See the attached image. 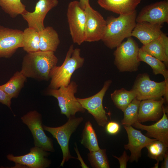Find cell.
Listing matches in <instances>:
<instances>
[{
    "label": "cell",
    "mask_w": 168,
    "mask_h": 168,
    "mask_svg": "<svg viewBox=\"0 0 168 168\" xmlns=\"http://www.w3.org/2000/svg\"><path fill=\"white\" fill-rule=\"evenodd\" d=\"M58 62L53 51L27 53L23 57L21 71L27 78L48 81L50 79L51 70Z\"/></svg>",
    "instance_id": "cell-1"
},
{
    "label": "cell",
    "mask_w": 168,
    "mask_h": 168,
    "mask_svg": "<svg viewBox=\"0 0 168 168\" xmlns=\"http://www.w3.org/2000/svg\"><path fill=\"white\" fill-rule=\"evenodd\" d=\"M137 11L128 15L113 16L106 20V27L101 40L105 45L112 49L119 45L125 38L132 36V33L136 24Z\"/></svg>",
    "instance_id": "cell-2"
},
{
    "label": "cell",
    "mask_w": 168,
    "mask_h": 168,
    "mask_svg": "<svg viewBox=\"0 0 168 168\" xmlns=\"http://www.w3.org/2000/svg\"><path fill=\"white\" fill-rule=\"evenodd\" d=\"M80 51L79 48L74 49L73 45L70 46L62 64L55 66L50 72L49 88L56 89L68 85L73 73L84 63L85 59L81 56Z\"/></svg>",
    "instance_id": "cell-3"
},
{
    "label": "cell",
    "mask_w": 168,
    "mask_h": 168,
    "mask_svg": "<svg viewBox=\"0 0 168 168\" xmlns=\"http://www.w3.org/2000/svg\"><path fill=\"white\" fill-rule=\"evenodd\" d=\"M131 90L135 92L136 98L140 101L159 100L164 96L168 102V80L156 82L151 80L147 74H140L137 77Z\"/></svg>",
    "instance_id": "cell-4"
},
{
    "label": "cell",
    "mask_w": 168,
    "mask_h": 168,
    "mask_svg": "<svg viewBox=\"0 0 168 168\" xmlns=\"http://www.w3.org/2000/svg\"><path fill=\"white\" fill-rule=\"evenodd\" d=\"M78 85L74 81H71L66 86H62L58 89L49 88L47 94L56 98L58 102L61 114L69 118L75 116L78 112L86 111L75 96Z\"/></svg>",
    "instance_id": "cell-5"
},
{
    "label": "cell",
    "mask_w": 168,
    "mask_h": 168,
    "mask_svg": "<svg viewBox=\"0 0 168 168\" xmlns=\"http://www.w3.org/2000/svg\"><path fill=\"white\" fill-rule=\"evenodd\" d=\"M139 48L131 37L122 42L116 47L114 53V64L120 72H135L140 64L138 58Z\"/></svg>",
    "instance_id": "cell-6"
},
{
    "label": "cell",
    "mask_w": 168,
    "mask_h": 168,
    "mask_svg": "<svg viewBox=\"0 0 168 168\" xmlns=\"http://www.w3.org/2000/svg\"><path fill=\"white\" fill-rule=\"evenodd\" d=\"M68 121L63 125L57 127L43 126L44 130L50 133L57 141L61 149L63 158L60 166H63L65 162L70 158H75L70 152L69 144L70 137L72 133L83 120L82 117L72 116L68 118Z\"/></svg>",
    "instance_id": "cell-7"
},
{
    "label": "cell",
    "mask_w": 168,
    "mask_h": 168,
    "mask_svg": "<svg viewBox=\"0 0 168 168\" xmlns=\"http://www.w3.org/2000/svg\"><path fill=\"white\" fill-rule=\"evenodd\" d=\"M67 16L73 42L81 45L85 41L86 16L79 1L74 0L69 3Z\"/></svg>",
    "instance_id": "cell-8"
},
{
    "label": "cell",
    "mask_w": 168,
    "mask_h": 168,
    "mask_svg": "<svg viewBox=\"0 0 168 168\" xmlns=\"http://www.w3.org/2000/svg\"><path fill=\"white\" fill-rule=\"evenodd\" d=\"M112 82L111 80L105 81L101 90L92 96L84 98H77L82 106L92 115L98 124L102 127L108 121L107 113L103 105V100Z\"/></svg>",
    "instance_id": "cell-9"
},
{
    "label": "cell",
    "mask_w": 168,
    "mask_h": 168,
    "mask_svg": "<svg viewBox=\"0 0 168 168\" xmlns=\"http://www.w3.org/2000/svg\"><path fill=\"white\" fill-rule=\"evenodd\" d=\"M21 119L31 131L35 146L47 151L54 152L52 140L47 136L44 131L41 115L35 110L30 111Z\"/></svg>",
    "instance_id": "cell-10"
},
{
    "label": "cell",
    "mask_w": 168,
    "mask_h": 168,
    "mask_svg": "<svg viewBox=\"0 0 168 168\" xmlns=\"http://www.w3.org/2000/svg\"><path fill=\"white\" fill-rule=\"evenodd\" d=\"M84 10L86 16L85 41L93 42L101 40L106 29V20L90 4Z\"/></svg>",
    "instance_id": "cell-11"
},
{
    "label": "cell",
    "mask_w": 168,
    "mask_h": 168,
    "mask_svg": "<svg viewBox=\"0 0 168 168\" xmlns=\"http://www.w3.org/2000/svg\"><path fill=\"white\" fill-rule=\"evenodd\" d=\"M23 33L22 30L0 24V58H10L22 47Z\"/></svg>",
    "instance_id": "cell-12"
},
{
    "label": "cell",
    "mask_w": 168,
    "mask_h": 168,
    "mask_svg": "<svg viewBox=\"0 0 168 168\" xmlns=\"http://www.w3.org/2000/svg\"><path fill=\"white\" fill-rule=\"evenodd\" d=\"M136 21L161 25L168 23V1L164 0L144 7L137 16Z\"/></svg>",
    "instance_id": "cell-13"
},
{
    "label": "cell",
    "mask_w": 168,
    "mask_h": 168,
    "mask_svg": "<svg viewBox=\"0 0 168 168\" xmlns=\"http://www.w3.org/2000/svg\"><path fill=\"white\" fill-rule=\"evenodd\" d=\"M58 3V0H39L36 4L33 12L26 10L21 15L27 21L29 27L39 32L45 28L44 20L47 14L56 7Z\"/></svg>",
    "instance_id": "cell-14"
},
{
    "label": "cell",
    "mask_w": 168,
    "mask_h": 168,
    "mask_svg": "<svg viewBox=\"0 0 168 168\" xmlns=\"http://www.w3.org/2000/svg\"><path fill=\"white\" fill-rule=\"evenodd\" d=\"M46 151L35 146L30 149V152L26 155L14 156L12 154H8L7 158L17 166H25L31 168H45L48 167L50 164V161L45 157L49 154Z\"/></svg>",
    "instance_id": "cell-15"
},
{
    "label": "cell",
    "mask_w": 168,
    "mask_h": 168,
    "mask_svg": "<svg viewBox=\"0 0 168 168\" xmlns=\"http://www.w3.org/2000/svg\"><path fill=\"white\" fill-rule=\"evenodd\" d=\"M124 127L128 138V143L124 145V148L131 152L129 161L137 162L141 156L142 149L156 139L150 138L131 126L124 125Z\"/></svg>",
    "instance_id": "cell-16"
},
{
    "label": "cell",
    "mask_w": 168,
    "mask_h": 168,
    "mask_svg": "<svg viewBox=\"0 0 168 168\" xmlns=\"http://www.w3.org/2000/svg\"><path fill=\"white\" fill-rule=\"evenodd\" d=\"M164 98L159 100L146 99L140 101L138 113V122L156 121L162 116Z\"/></svg>",
    "instance_id": "cell-17"
},
{
    "label": "cell",
    "mask_w": 168,
    "mask_h": 168,
    "mask_svg": "<svg viewBox=\"0 0 168 168\" xmlns=\"http://www.w3.org/2000/svg\"><path fill=\"white\" fill-rule=\"evenodd\" d=\"M166 111L163 107L162 118L153 124L144 125L137 122L132 126L138 129L146 131V136L160 141L168 146V119Z\"/></svg>",
    "instance_id": "cell-18"
},
{
    "label": "cell",
    "mask_w": 168,
    "mask_h": 168,
    "mask_svg": "<svg viewBox=\"0 0 168 168\" xmlns=\"http://www.w3.org/2000/svg\"><path fill=\"white\" fill-rule=\"evenodd\" d=\"M162 25L142 22H137L133 29L132 36L137 38L144 45L157 39L163 32Z\"/></svg>",
    "instance_id": "cell-19"
},
{
    "label": "cell",
    "mask_w": 168,
    "mask_h": 168,
    "mask_svg": "<svg viewBox=\"0 0 168 168\" xmlns=\"http://www.w3.org/2000/svg\"><path fill=\"white\" fill-rule=\"evenodd\" d=\"M142 0H98V4L105 10L119 14H131Z\"/></svg>",
    "instance_id": "cell-20"
},
{
    "label": "cell",
    "mask_w": 168,
    "mask_h": 168,
    "mask_svg": "<svg viewBox=\"0 0 168 168\" xmlns=\"http://www.w3.org/2000/svg\"><path fill=\"white\" fill-rule=\"evenodd\" d=\"M40 50L43 51H56L60 43L57 31L51 26H48L39 32Z\"/></svg>",
    "instance_id": "cell-21"
},
{
    "label": "cell",
    "mask_w": 168,
    "mask_h": 168,
    "mask_svg": "<svg viewBox=\"0 0 168 168\" xmlns=\"http://www.w3.org/2000/svg\"><path fill=\"white\" fill-rule=\"evenodd\" d=\"M27 77L21 71H17L6 83L0 87L12 98L17 97Z\"/></svg>",
    "instance_id": "cell-22"
},
{
    "label": "cell",
    "mask_w": 168,
    "mask_h": 168,
    "mask_svg": "<svg viewBox=\"0 0 168 168\" xmlns=\"http://www.w3.org/2000/svg\"><path fill=\"white\" fill-rule=\"evenodd\" d=\"M138 58L140 61H142L149 65L152 68L154 74L162 75L165 80H168V71L162 61L151 55L139 48Z\"/></svg>",
    "instance_id": "cell-23"
},
{
    "label": "cell",
    "mask_w": 168,
    "mask_h": 168,
    "mask_svg": "<svg viewBox=\"0 0 168 168\" xmlns=\"http://www.w3.org/2000/svg\"><path fill=\"white\" fill-rule=\"evenodd\" d=\"M39 41V32L29 27L24 29L22 35V48L25 51L30 53L40 51Z\"/></svg>",
    "instance_id": "cell-24"
},
{
    "label": "cell",
    "mask_w": 168,
    "mask_h": 168,
    "mask_svg": "<svg viewBox=\"0 0 168 168\" xmlns=\"http://www.w3.org/2000/svg\"><path fill=\"white\" fill-rule=\"evenodd\" d=\"M111 99L115 106L124 111L125 109L136 97L135 92L122 88L116 90L111 94Z\"/></svg>",
    "instance_id": "cell-25"
},
{
    "label": "cell",
    "mask_w": 168,
    "mask_h": 168,
    "mask_svg": "<svg viewBox=\"0 0 168 168\" xmlns=\"http://www.w3.org/2000/svg\"><path fill=\"white\" fill-rule=\"evenodd\" d=\"M81 143L90 152L98 150L100 149L95 131L89 121L85 123L82 133Z\"/></svg>",
    "instance_id": "cell-26"
},
{
    "label": "cell",
    "mask_w": 168,
    "mask_h": 168,
    "mask_svg": "<svg viewBox=\"0 0 168 168\" xmlns=\"http://www.w3.org/2000/svg\"><path fill=\"white\" fill-rule=\"evenodd\" d=\"M143 50L160 61L167 66L168 57L165 53L163 47L158 38L146 44L140 48Z\"/></svg>",
    "instance_id": "cell-27"
},
{
    "label": "cell",
    "mask_w": 168,
    "mask_h": 168,
    "mask_svg": "<svg viewBox=\"0 0 168 168\" xmlns=\"http://www.w3.org/2000/svg\"><path fill=\"white\" fill-rule=\"evenodd\" d=\"M0 7L12 18L21 15L26 11V6L22 3L21 0H0Z\"/></svg>",
    "instance_id": "cell-28"
},
{
    "label": "cell",
    "mask_w": 168,
    "mask_h": 168,
    "mask_svg": "<svg viewBox=\"0 0 168 168\" xmlns=\"http://www.w3.org/2000/svg\"><path fill=\"white\" fill-rule=\"evenodd\" d=\"M140 101L135 98L125 109L123 111L124 118L121 121L122 125L132 126L138 122V110Z\"/></svg>",
    "instance_id": "cell-29"
},
{
    "label": "cell",
    "mask_w": 168,
    "mask_h": 168,
    "mask_svg": "<svg viewBox=\"0 0 168 168\" xmlns=\"http://www.w3.org/2000/svg\"><path fill=\"white\" fill-rule=\"evenodd\" d=\"M168 147L162 142L156 139L145 147L147 149L148 156L151 158L159 162L163 160L166 154L168 152Z\"/></svg>",
    "instance_id": "cell-30"
},
{
    "label": "cell",
    "mask_w": 168,
    "mask_h": 168,
    "mask_svg": "<svg viewBox=\"0 0 168 168\" xmlns=\"http://www.w3.org/2000/svg\"><path fill=\"white\" fill-rule=\"evenodd\" d=\"M105 149H100L90 152L88 154V158L93 168L110 167Z\"/></svg>",
    "instance_id": "cell-31"
},
{
    "label": "cell",
    "mask_w": 168,
    "mask_h": 168,
    "mask_svg": "<svg viewBox=\"0 0 168 168\" xmlns=\"http://www.w3.org/2000/svg\"><path fill=\"white\" fill-rule=\"evenodd\" d=\"M105 130L108 134L110 135H115L119 131L120 126L119 124L114 121H110L106 124Z\"/></svg>",
    "instance_id": "cell-32"
},
{
    "label": "cell",
    "mask_w": 168,
    "mask_h": 168,
    "mask_svg": "<svg viewBox=\"0 0 168 168\" xmlns=\"http://www.w3.org/2000/svg\"><path fill=\"white\" fill-rule=\"evenodd\" d=\"M12 98L6 93L0 87V102L7 106L11 109V99Z\"/></svg>",
    "instance_id": "cell-33"
},
{
    "label": "cell",
    "mask_w": 168,
    "mask_h": 168,
    "mask_svg": "<svg viewBox=\"0 0 168 168\" xmlns=\"http://www.w3.org/2000/svg\"><path fill=\"white\" fill-rule=\"evenodd\" d=\"M113 156L118 160L120 164V168L127 167V163L129 161L130 156L127 154L125 151H124L122 155L119 157L115 156Z\"/></svg>",
    "instance_id": "cell-34"
},
{
    "label": "cell",
    "mask_w": 168,
    "mask_h": 168,
    "mask_svg": "<svg viewBox=\"0 0 168 168\" xmlns=\"http://www.w3.org/2000/svg\"><path fill=\"white\" fill-rule=\"evenodd\" d=\"M165 50L166 56L168 57V37L162 32L158 37Z\"/></svg>",
    "instance_id": "cell-35"
},
{
    "label": "cell",
    "mask_w": 168,
    "mask_h": 168,
    "mask_svg": "<svg viewBox=\"0 0 168 168\" xmlns=\"http://www.w3.org/2000/svg\"><path fill=\"white\" fill-rule=\"evenodd\" d=\"M76 147L75 148V151L77 154L78 158L77 159H78L81 162V166L82 168H88L86 165L84 163L82 158L81 157L80 154L78 150L76 145Z\"/></svg>",
    "instance_id": "cell-36"
},
{
    "label": "cell",
    "mask_w": 168,
    "mask_h": 168,
    "mask_svg": "<svg viewBox=\"0 0 168 168\" xmlns=\"http://www.w3.org/2000/svg\"><path fill=\"white\" fill-rule=\"evenodd\" d=\"M164 161L161 166V168H168V152L166 154L163 159Z\"/></svg>",
    "instance_id": "cell-37"
},
{
    "label": "cell",
    "mask_w": 168,
    "mask_h": 168,
    "mask_svg": "<svg viewBox=\"0 0 168 168\" xmlns=\"http://www.w3.org/2000/svg\"><path fill=\"white\" fill-rule=\"evenodd\" d=\"M89 0H80L79 1L81 7L84 9L88 5H90Z\"/></svg>",
    "instance_id": "cell-38"
}]
</instances>
